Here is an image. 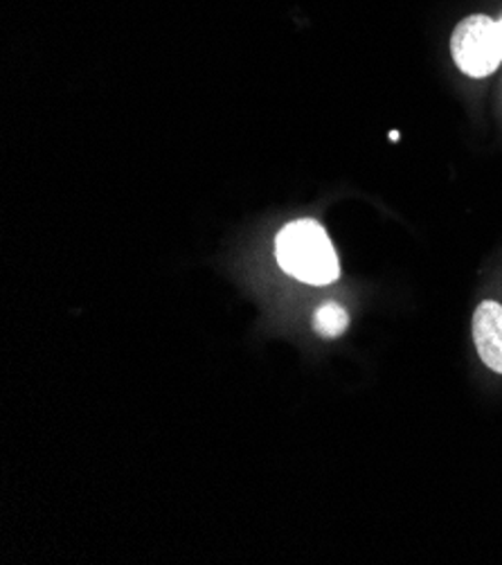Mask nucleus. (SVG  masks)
<instances>
[{"label": "nucleus", "mask_w": 502, "mask_h": 565, "mask_svg": "<svg viewBox=\"0 0 502 565\" xmlns=\"http://www.w3.org/2000/svg\"><path fill=\"white\" fill-rule=\"evenodd\" d=\"M277 262L305 285L324 287L341 277V262L327 231L313 218L289 223L275 242Z\"/></svg>", "instance_id": "nucleus-1"}, {"label": "nucleus", "mask_w": 502, "mask_h": 565, "mask_svg": "<svg viewBox=\"0 0 502 565\" xmlns=\"http://www.w3.org/2000/svg\"><path fill=\"white\" fill-rule=\"evenodd\" d=\"M451 52L458 68L476 79L489 77L502 62L498 21L473 14L458 23L451 36Z\"/></svg>", "instance_id": "nucleus-2"}, {"label": "nucleus", "mask_w": 502, "mask_h": 565, "mask_svg": "<svg viewBox=\"0 0 502 565\" xmlns=\"http://www.w3.org/2000/svg\"><path fill=\"white\" fill-rule=\"evenodd\" d=\"M473 343L482 363L502 374V307L482 302L473 313Z\"/></svg>", "instance_id": "nucleus-3"}, {"label": "nucleus", "mask_w": 502, "mask_h": 565, "mask_svg": "<svg viewBox=\"0 0 502 565\" xmlns=\"http://www.w3.org/2000/svg\"><path fill=\"white\" fill-rule=\"evenodd\" d=\"M350 316L339 302H324L313 316V329L324 338H339L348 331Z\"/></svg>", "instance_id": "nucleus-4"}, {"label": "nucleus", "mask_w": 502, "mask_h": 565, "mask_svg": "<svg viewBox=\"0 0 502 565\" xmlns=\"http://www.w3.org/2000/svg\"><path fill=\"white\" fill-rule=\"evenodd\" d=\"M498 32H500V43H502V19L498 21Z\"/></svg>", "instance_id": "nucleus-5"}]
</instances>
